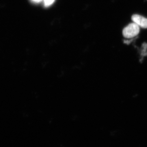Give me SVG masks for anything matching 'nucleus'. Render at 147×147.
<instances>
[{
    "instance_id": "f257e3e1",
    "label": "nucleus",
    "mask_w": 147,
    "mask_h": 147,
    "mask_svg": "<svg viewBox=\"0 0 147 147\" xmlns=\"http://www.w3.org/2000/svg\"><path fill=\"white\" fill-rule=\"evenodd\" d=\"M139 32L140 27L135 23H131L123 29V35L126 38H131L137 36Z\"/></svg>"
},
{
    "instance_id": "f03ea898",
    "label": "nucleus",
    "mask_w": 147,
    "mask_h": 147,
    "mask_svg": "<svg viewBox=\"0 0 147 147\" xmlns=\"http://www.w3.org/2000/svg\"><path fill=\"white\" fill-rule=\"evenodd\" d=\"M131 20L139 27L147 28V18L138 14H134L131 16Z\"/></svg>"
},
{
    "instance_id": "7ed1b4c3",
    "label": "nucleus",
    "mask_w": 147,
    "mask_h": 147,
    "mask_svg": "<svg viewBox=\"0 0 147 147\" xmlns=\"http://www.w3.org/2000/svg\"><path fill=\"white\" fill-rule=\"evenodd\" d=\"M55 1V0H43L44 5L46 7L51 5Z\"/></svg>"
},
{
    "instance_id": "20e7f679",
    "label": "nucleus",
    "mask_w": 147,
    "mask_h": 147,
    "mask_svg": "<svg viewBox=\"0 0 147 147\" xmlns=\"http://www.w3.org/2000/svg\"><path fill=\"white\" fill-rule=\"evenodd\" d=\"M32 1L35 3H38L41 2V1H43V0H32Z\"/></svg>"
}]
</instances>
